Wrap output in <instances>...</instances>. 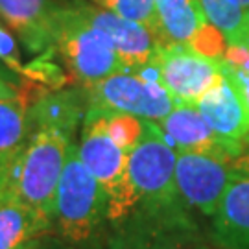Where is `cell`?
I'll list each match as a JSON object with an SVG mask.
<instances>
[{
	"mask_svg": "<svg viewBox=\"0 0 249 249\" xmlns=\"http://www.w3.org/2000/svg\"><path fill=\"white\" fill-rule=\"evenodd\" d=\"M0 65L4 69H8L11 74L26 78L28 63L20 59V52H18L17 43H15V37L11 36V32L2 24H0Z\"/></svg>",
	"mask_w": 249,
	"mask_h": 249,
	"instance_id": "19",
	"label": "cell"
},
{
	"mask_svg": "<svg viewBox=\"0 0 249 249\" xmlns=\"http://www.w3.org/2000/svg\"><path fill=\"white\" fill-rule=\"evenodd\" d=\"M76 4L90 20V24H94L109 37L120 61L124 63L127 71H142L153 65L159 53L160 43L150 28L141 22L120 17L109 9L90 6L81 0H76Z\"/></svg>",
	"mask_w": 249,
	"mask_h": 249,
	"instance_id": "10",
	"label": "cell"
},
{
	"mask_svg": "<svg viewBox=\"0 0 249 249\" xmlns=\"http://www.w3.org/2000/svg\"><path fill=\"white\" fill-rule=\"evenodd\" d=\"M209 28L197 0H155L153 34L160 45L178 43L194 48Z\"/></svg>",
	"mask_w": 249,
	"mask_h": 249,
	"instance_id": "14",
	"label": "cell"
},
{
	"mask_svg": "<svg viewBox=\"0 0 249 249\" xmlns=\"http://www.w3.org/2000/svg\"><path fill=\"white\" fill-rule=\"evenodd\" d=\"M4 187H6V176L0 172V196H2V192H4Z\"/></svg>",
	"mask_w": 249,
	"mask_h": 249,
	"instance_id": "24",
	"label": "cell"
},
{
	"mask_svg": "<svg viewBox=\"0 0 249 249\" xmlns=\"http://www.w3.org/2000/svg\"><path fill=\"white\" fill-rule=\"evenodd\" d=\"M50 234L71 249H107L109 220L106 197L78 155L74 144L55 190Z\"/></svg>",
	"mask_w": 249,
	"mask_h": 249,
	"instance_id": "3",
	"label": "cell"
},
{
	"mask_svg": "<svg viewBox=\"0 0 249 249\" xmlns=\"http://www.w3.org/2000/svg\"><path fill=\"white\" fill-rule=\"evenodd\" d=\"M238 2H240V6L244 8V11L249 15V0H238Z\"/></svg>",
	"mask_w": 249,
	"mask_h": 249,
	"instance_id": "25",
	"label": "cell"
},
{
	"mask_svg": "<svg viewBox=\"0 0 249 249\" xmlns=\"http://www.w3.org/2000/svg\"><path fill=\"white\" fill-rule=\"evenodd\" d=\"M28 113L30 104L20 92L0 100V172L6 179L30 135Z\"/></svg>",
	"mask_w": 249,
	"mask_h": 249,
	"instance_id": "16",
	"label": "cell"
},
{
	"mask_svg": "<svg viewBox=\"0 0 249 249\" xmlns=\"http://www.w3.org/2000/svg\"><path fill=\"white\" fill-rule=\"evenodd\" d=\"M170 249H214V248H209V246H205L201 242H196V244H187V246H178V248H170Z\"/></svg>",
	"mask_w": 249,
	"mask_h": 249,
	"instance_id": "22",
	"label": "cell"
},
{
	"mask_svg": "<svg viewBox=\"0 0 249 249\" xmlns=\"http://www.w3.org/2000/svg\"><path fill=\"white\" fill-rule=\"evenodd\" d=\"M236 164L238 159L178 151L176 185L192 213H199L207 220L213 218L236 174Z\"/></svg>",
	"mask_w": 249,
	"mask_h": 249,
	"instance_id": "9",
	"label": "cell"
},
{
	"mask_svg": "<svg viewBox=\"0 0 249 249\" xmlns=\"http://www.w3.org/2000/svg\"><path fill=\"white\" fill-rule=\"evenodd\" d=\"M157 124L176 151L201 153L222 159H238L244 155V150L232 148L231 144L223 142L214 133L196 106L176 104L174 109Z\"/></svg>",
	"mask_w": 249,
	"mask_h": 249,
	"instance_id": "12",
	"label": "cell"
},
{
	"mask_svg": "<svg viewBox=\"0 0 249 249\" xmlns=\"http://www.w3.org/2000/svg\"><path fill=\"white\" fill-rule=\"evenodd\" d=\"M83 89L87 107L124 113L151 122H160L176 106L159 81L155 63L142 71H120Z\"/></svg>",
	"mask_w": 249,
	"mask_h": 249,
	"instance_id": "6",
	"label": "cell"
},
{
	"mask_svg": "<svg viewBox=\"0 0 249 249\" xmlns=\"http://www.w3.org/2000/svg\"><path fill=\"white\" fill-rule=\"evenodd\" d=\"M52 50L61 55L81 87H90L111 74L127 71L109 37L90 24L76 0L55 8Z\"/></svg>",
	"mask_w": 249,
	"mask_h": 249,
	"instance_id": "5",
	"label": "cell"
},
{
	"mask_svg": "<svg viewBox=\"0 0 249 249\" xmlns=\"http://www.w3.org/2000/svg\"><path fill=\"white\" fill-rule=\"evenodd\" d=\"M106 9L135 22H141L153 32L155 28V0H96Z\"/></svg>",
	"mask_w": 249,
	"mask_h": 249,
	"instance_id": "18",
	"label": "cell"
},
{
	"mask_svg": "<svg viewBox=\"0 0 249 249\" xmlns=\"http://www.w3.org/2000/svg\"><path fill=\"white\" fill-rule=\"evenodd\" d=\"M0 78H2V80L11 81V83H13V81H15V74H11V72H9L8 69H4V67L0 65Z\"/></svg>",
	"mask_w": 249,
	"mask_h": 249,
	"instance_id": "23",
	"label": "cell"
},
{
	"mask_svg": "<svg viewBox=\"0 0 249 249\" xmlns=\"http://www.w3.org/2000/svg\"><path fill=\"white\" fill-rule=\"evenodd\" d=\"M52 220L13 196H0V249H22L50 232Z\"/></svg>",
	"mask_w": 249,
	"mask_h": 249,
	"instance_id": "15",
	"label": "cell"
},
{
	"mask_svg": "<svg viewBox=\"0 0 249 249\" xmlns=\"http://www.w3.org/2000/svg\"><path fill=\"white\" fill-rule=\"evenodd\" d=\"M87 96L83 87L46 90L30 106V135L11 166L2 196H13L52 220L55 190L76 144Z\"/></svg>",
	"mask_w": 249,
	"mask_h": 249,
	"instance_id": "2",
	"label": "cell"
},
{
	"mask_svg": "<svg viewBox=\"0 0 249 249\" xmlns=\"http://www.w3.org/2000/svg\"><path fill=\"white\" fill-rule=\"evenodd\" d=\"M159 81L176 104L196 106L218 81L223 57H211L188 45H160L155 57Z\"/></svg>",
	"mask_w": 249,
	"mask_h": 249,
	"instance_id": "8",
	"label": "cell"
},
{
	"mask_svg": "<svg viewBox=\"0 0 249 249\" xmlns=\"http://www.w3.org/2000/svg\"><path fill=\"white\" fill-rule=\"evenodd\" d=\"M211 240L218 249H249V155H240L236 174L211 218Z\"/></svg>",
	"mask_w": 249,
	"mask_h": 249,
	"instance_id": "11",
	"label": "cell"
},
{
	"mask_svg": "<svg viewBox=\"0 0 249 249\" xmlns=\"http://www.w3.org/2000/svg\"><path fill=\"white\" fill-rule=\"evenodd\" d=\"M22 249H71L69 246H65L59 238H55L53 234L46 232L43 236H39L36 240H32L30 244H26Z\"/></svg>",
	"mask_w": 249,
	"mask_h": 249,
	"instance_id": "20",
	"label": "cell"
},
{
	"mask_svg": "<svg viewBox=\"0 0 249 249\" xmlns=\"http://www.w3.org/2000/svg\"><path fill=\"white\" fill-rule=\"evenodd\" d=\"M78 155L85 168L98 181L106 197L109 236L127 220L133 207L129 178V151L122 148L107 129L106 111L87 107L80 129Z\"/></svg>",
	"mask_w": 249,
	"mask_h": 249,
	"instance_id": "4",
	"label": "cell"
},
{
	"mask_svg": "<svg viewBox=\"0 0 249 249\" xmlns=\"http://www.w3.org/2000/svg\"><path fill=\"white\" fill-rule=\"evenodd\" d=\"M196 107L223 142L244 150L249 137V90L238 65L223 57L220 78L197 100Z\"/></svg>",
	"mask_w": 249,
	"mask_h": 249,
	"instance_id": "7",
	"label": "cell"
},
{
	"mask_svg": "<svg viewBox=\"0 0 249 249\" xmlns=\"http://www.w3.org/2000/svg\"><path fill=\"white\" fill-rule=\"evenodd\" d=\"M50 0H0V20L20 39L28 52H53V15Z\"/></svg>",
	"mask_w": 249,
	"mask_h": 249,
	"instance_id": "13",
	"label": "cell"
},
{
	"mask_svg": "<svg viewBox=\"0 0 249 249\" xmlns=\"http://www.w3.org/2000/svg\"><path fill=\"white\" fill-rule=\"evenodd\" d=\"M18 94V89L11 83V81H6L0 78V100L2 98H9V96H15Z\"/></svg>",
	"mask_w": 249,
	"mask_h": 249,
	"instance_id": "21",
	"label": "cell"
},
{
	"mask_svg": "<svg viewBox=\"0 0 249 249\" xmlns=\"http://www.w3.org/2000/svg\"><path fill=\"white\" fill-rule=\"evenodd\" d=\"M248 142H249V137H248Z\"/></svg>",
	"mask_w": 249,
	"mask_h": 249,
	"instance_id": "26",
	"label": "cell"
},
{
	"mask_svg": "<svg viewBox=\"0 0 249 249\" xmlns=\"http://www.w3.org/2000/svg\"><path fill=\"white\" fill-rule=\"evenodd\" d=\"M207 22L214 26L229 48L249 50V15L238 0H197Z\"/></svg>",
	"mask_w": 249,
	"mask_h": 249,
	"instance_id": "17",
	"label": "cell"
},
{
	"mask_svg": "<svg viewBox=\"0 0 249 249\" xmlns=\"http://www.w3.org/2000/svg\"><path fill=\"white\" fill-rule=\"evenodd\" d=\"M178 151L157 122L142 120L129 151L131 213L109 236L107 249H170L201 242L199 222L176 185Z\"/></svg>",
	"mask_w": 249,
	"mask_h": 249,
	"instance_id": "1",
	"label": "cell"
}]
</instances>
